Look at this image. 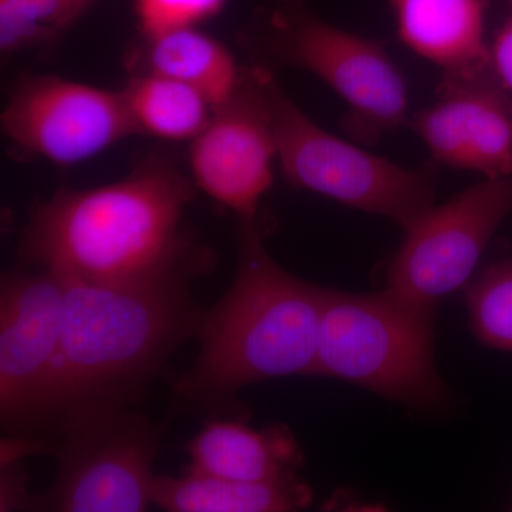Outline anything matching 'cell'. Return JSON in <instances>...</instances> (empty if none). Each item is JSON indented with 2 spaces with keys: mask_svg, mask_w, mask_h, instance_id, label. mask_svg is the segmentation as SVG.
Masks as SVG:
<instances>
[{
  "mask_svg": "<svg viewBox=\"0 0 512 512\" xmlns=\"http://www.w3.org/2000/svg\"><path fill=\"white\" fill-rule=\"evenodd\" d=\"M64 282L62 343L43 424L83 404L130 406L171 353L198 333L204 316L188 295L187 279L126 286Z\"/></svg>",
  "mask_w": 512,
  "mask_h": 512,
  "instance_id": "obj_2",
  "label": "cell"
},
{
  "mask_svg": "<svg viewBox=\"0 0 512 512\" xmlns=\"http://www.w3.org/2000/svg\"><path fill=\"white\" fill-rule=\"evenodd\" d=\"M66 282L46 269L3 276L0 416L3 430L43 424L47 384L62 343Z\"/></svg>",
  "mask_w": 512,
  "mask_h": 512,
  "instance_id": "obj_10",
  "label": "cell"
},
{
  "mask_svg": "<svg viewBox=\"0 0 512 512\" xmlns=\"http://www.w3.org/2000/svg\"><path fill=\"white\" fill-rule=\"evenodd\" d=\"M123 94L140 133L161 140H194L214 113L207 97L194 87L158 74H136Z\"/></svg>",
  "mask_w": 512,
  "mask_h": 512,
  "instance_id": "obj_17",
  "label": "cell"
},
{
  "mask_svg": "<svg viewBox=\"0 0 512 512\" xmlns=\"http://www.w3.org/2000/svg\"><path fill=\"white\" fill-rule=\"evenodd\" d=\"M231 288L198 329L201 349L178 394L214 407L249 384L313 375L325 289L286 272L268 254L255 221H242Z\"/></svg>",
  "mask_w": 512,
  "mask_h": 512,
  "instance_id": "obj_3",
  "label": "cell"
},
{
  "mask_svg": "<svg viewBox=\"0 0 512 512\" xmlns=\"http://www.w3.org/2000/svg\"><path fill=\"white\" fill-rule=\"evenodd\" d=\"M279 167L289 184L412 227L434 205V171L406 168L318 126L266 76Z\"/></svg>",
  "mask_w": 512,
  "mask_h": 512,
  "instance_id": "obj_6",
  "label": "cell"
},
{
  "mask_svg": "<svg viewBox=\"0 0 512 512\" xmlns=\"http://www.w3.org/2000/svg\"><path fill=\"white\" fill-rule=\"evenodd\" d=\"M89 6L87 0H0V50L9 56L50 45Z\"/></svg>",
  "mask_w": 512,
  "mask_h": 512,
  "instance_id": "obj_18",
  "label": "cell"
},
{
  "mask_svg": "<svg viewBox=\"0 0 512 512\" xmlns=\"http://www.w3.org/2000/svg\"><path fill=\"white\" fill-rule=\"evenodd\" d=\"M412 127L436 164L485 178L512 173V94L491 63L441 73L436 100Z\"/></svg>",
  "mask_w": 512,
  "mask_h": 512,
  "instance_id": "obj_12",
  "label": "cell"
},
{
  "mask_svg": "<svg viewBox=\"0 0 512 512\" xmlns=\"http://www.w3.org/2000/svg\"><path fill=\"white\" fill-rule=\"evenodd\" d=\"M143 37L171 30L195 28L218 15L227 0H133Z\"/></svg>",
  "mask_w": 512,
  "mask_h": 512,
  "instance_id": "obj_20",
  "label": "cell"
},
{
  "mask_svg": "<svg viewBox=\"0 0 512 512\" xmlns=\"http://www.w3.org/2000/svg\"><path fill=\"white\" fill-rule=\"evenodd\" d=\"M151 500L171 512H284L308 507L312 491L296 474L237 481L187 471L181 477H156Z\"/></svg>",
  "mask_w": 512,
  "mask_h": 512,
  "instance_id": "obj_15",
  "label": "cell"
},
{
  "mask_svg": "<svg viewBox=\"0 0 512 512\" xmlns=\"http://www.w3.org/2000/svg\"><path fill=\"white\" fill-rule=\"evenodd\" d=\"M266 76L264 67L244 69L237 90L214 110L190 151L195 185L241 221H255L278 163Z\"/></svg>",
  "mask_w": 512,
  "mask_h": 512,
  "instance_id": "obj_11",
  "label": "cell"
},
{
  "mask_svg": "<svg viewBox=\"0 0 512 512\" xmlns=\"http://www.w3.org/2000/svg\"><path fill=\"white\" fill-rule=\"evenodd\" d=\"M397 32L412 52L441 72L490 63L485 40L487 0H390Z\"/></svg>",
  "mask_w": 512,
  "mask_h": 512,
  "instance_id": "obj_14",
  "label": "cell"
},
{
  "mask_svg": "<svg viewBox=\"0 0 512 512\" xmlns=\"http://www.w3.org/2000/svg\"><path fill=\"white\" fill-rule=\"evenodd\" d=\"M136 60L140 73L188 84L204 94L214 110L234 94L244 72L227 46L195 28L144 37Z\"/></svg>",
  "mask_w": 512,
  "mask_h": 512,
  "instance_id": "obj_16",
  "label": "cell"
},
{
  "mask_svg": "<svg viewBox=\"0 0 512 512\" xmlns=\"http://www.w3.org/2000/svg\"><path fill=\"white\" fill-rule=\"evenodd\" d=\"M192 197L191 181L160 158L117 183L57 191L32 212L20 258L86 284L187 279L192 244L183 220Z\"/></svg>",
  "mask_w": 512,
  "mask_h": 512,
  "instance_id": "obj_1",
  "label": "cell"
},
{
  "mask_svg": "<svg viewBox=\"0 0 512 512\" xmlns=\"http://www.w3.org/2000/svg\"><path fill=\"white\" fill-rule=\"evenodd\" d=\"M512 212V173L484 178L431 207L404 229L387 269V289L436 311L470 281L485 248Z\"/></svg>",
  "mask_w": 512,
  "mask_h": 512,
  "instance_id": "obj_8",
  "label": "cell"
},
{
  "mask_svg": "<svg viewBox=\"0 0 512 512\" xmlns=\"http://www.w3.org/2000/svg\"><path fill=\"white\" fill-rule=\"evenodd\" d=\"M490 63L495 76L512 94V16L491 42Z\"/></svg>",
  "mask_w": 512,
  "mask_h": 512,
  "instance_id": "obj_21",
  "label": "cell"
},
{
  "mask_svg": "<svg viewBox=\"0 0 512 512\" xmlns=\"http://www.w3.org/2000/svg\"><path fill=\"white\" fill-rule=\"evenodd\" d=\"M2 131L16 151L74 165L140 133L123 92L55 76L26 77L2 113Z\"/></svg>",
  "mask_w": 512,
  "mask_h": 512,
  "instance_id": "obj_9",
  "label": "cell"
},
{
  "mask_svg": "<svg viewBox=\"0 0 512 512\" xmlns=\"http://www.w3.org/2000/svg\"><path fill=\"white\" fill-rule=\"evenodd\" d=\"M187 471L237 481H268L295 476L303 456L291 430H255L237 420H210L187 444Z\"/></svg>",
  "mask_w": 512,
  "mask_h": 512,
  "instance_id": "obj_13",
  "label": "cell"
},
{
  "mask_svg": "<svg viewBox=\"0 0 512 512\" xmlns=\"http://www.w3.org/2000/svg\"><path fill=\"white\" fill-rule=\"evenodd\" d=\"M467 311L483 345L512 352V259L488 266L468 285Z\"/></svg>",
  "mask_w": 512,
  "mask_h": 512,
  "instance_id": "obj_19",
  "label": "cell"
},
{
  "mask_svg": "<svg viewBox=\"0 0 512 512\" xmlns=\"http://www.w3.org/2000/svg\"><path fill=\"white\" fill-rule=\"evenodd\" d=\"M433 309L384 289H325L313 375L335 377L414 409L446 402L434 363Z\"/></svg>",
  "mask_w": 512,
  "mask_h": 512,
  "instance_id": "obj_5",
  "label": "cell"
},
{
  "mask_svg": "<svg viewBox=\"0 0 512 512\" xmlns=\"http://www.w3.org/2000/svg\"><path fill=\"white\" fill-rule=\"evenodd\" d=\"M87 2L90 3V5H92V3L94 2V0H87Z\"/></svg>",
  "mask_w": 512,
  "mask_h": 512,
  "instance_id": "obj_22",
  "label": "cell"
},
{
  "mask_svg": "<svg viewBox=\"0 0 512 512\" xmlns=\"http://www.w3.org/2000/svg\"><path fill=\"white\" fill-rule=\"evenodd\" d=\"M242 40L252 66L308 72L338 94L356 143L376 146L409 119V84L386 47L330 25L305 0H266Z\"/></svg>",
  "mask_w": 512,
  "mask_h": 512,
  "instance_id": "obj_4",
  "label": "cell"
},
{
  "mask_svg": "<svg viewBox=\"0 0 512 512\" xmlns=\"http://www.w3.org/2000/svg\"><path fill=\"white\" fill-rule=\"evenodd\" d=\"M55 483L33 510L60 512L147 511L153 494L156 427L124 404H83L57 414Z\"/></svg>",
  "mask_w": 512,
  "mask_h": 512,
  "instance_id": "obj_7",
  "label": "cell"
}]
</instances>
